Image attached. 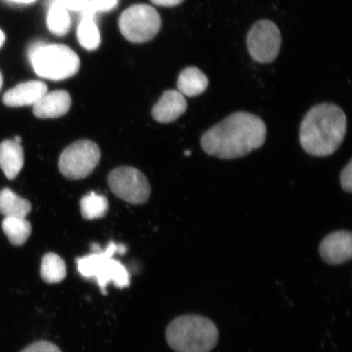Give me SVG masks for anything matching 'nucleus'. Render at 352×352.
I'll use <instances>...</instances> for the list:
<instances>
[{
	"label": "nucleus",
	"instance_id": "1",
	"mask_svg": "<svg viewBox=\"0 0 352 352\" xmlns=\"http://www.w3.org/2000/svg\"><path fill=\"white\" fill-rule=\"evenodd\" d=\"M266 138L267 127L261 118L237 112L206 131L201 145L208 155L232 160L261 148Z\"/></svg>",
	"mask_w": 352,
	"mask_h": 352
},
{
	"label": "nucleus",
	"instance_id": "2",
	"mask_svg": "<svg viewBox=\"0 0 352 352\" xmlns=\"http://www.w3.org/2000/svg\"><path fill=\"white\" fill-rule=\"evenodd\" d=\"M346 129V116L340 107L320 104L311 108L303 118L299 140L310 155L327 157L341 146Z\"/></svg>",
	"mask_w": 352,
	"mask_h": 352
},
{
	"label": "nucleus",
	"instance_id": "3",
	"mask_svg": "<svg viewBox=\"0 0 352 352\" xmlns=\"http://www.w3.org/2000/svg\"><path fill=\"white\" fill-rule=\"evenodd\" d=\"M91 250L94 253L76 259L79 274L86 279L94 280L104 294H107L109 283L120 289L129 287V272L120 261L113 258L116 253L124 254L126 246L110 241L104 250L96 243L91 245Z\"/></svg>",
	"mask_w": 352,
	"mask_h": 352
},
{
	"label": "nucleus",
	"instance_id": "4",
	"mask_svg": "<svg viewBox=\"0 0 352 352\" xmlns=\"http://www.w3.org/2000/svg\"><path fill=\"white\" fill-rule=\"evenodd\" d=\"M166 340L176 352H210L218 344L219 330L204 316L184 315L167 327Z\"/></svg>",
	"mask_w": 352,
	"mask_h": 352
},
{
	"label": "nucleus",
	"instance_id": "5",
	"mask_svg": "<svg viewBox=\"0 0 352 352\" xmlns=\"http://www.w3.org/2000/svg\"><path fill=\"white\" fill-rule=\"evenodd\" d=\"M28 56L37 76L50 80L67 79L80 67L76 52L63 44L34 43L30 47Z\"/></svg>",
	"mask_w": 352,
	"mask_h": 352
},
{
	"label": "nucleus",
	"instance_id": "6",
	"mask_svg": "<svg viewBox=\"0 0 352 352\" xmlns=\"http://www.w3.org/2000/svg\"><path fill=\"white\" fill-rule=\"evenodd\" d=\"M161 16L147 4H136L127 8L120 17V29L127 41L142 43L151 41L160 32Z\"/></svg>",
	"mask_w": 352,
	"mask_h": 352
},
{
	"label": "nucleus",
	"instance_id": "7",
	"mask_svg": "<svg viewBox=\"0 0 352 352\" xmlns=\"http://www.w3.org/2000/svg\"><path fill=\"white\" fill-rule=\"evenodd\" d=\"M100 151L91 140H78L60 154L59 169L65 178L78 180L87 177L98 165Z\"/></svg>",
	"mask_w": 352,
	"mask_h": 352
},
{
	"label": "nucleus",
	"instance_id": "8",
	"mask_svg": "<svg viewBox=\"0 0 352 352\" xmlns=\"http://www.w3.org/2000/svg\"><path fill=\"white\" fill-rule=\"evenodd\" d=\"M108 184L114 195L131 204H144L151 197V188L146 176L134 167L113 170L108 176Z\"/></svg>",
	"mask_w": 352,
	"mask_h": 352
},
{
	"label": "nucleus",
	"instance_id": "9",
	"mask_svg": "<svg viewBox=\"0 0 352 352\" xmlns=\"http://www.w3.org/2000/svg\"><path fill=\"white\" fill-rule=\"evenodd\" d=\"M281 35L274 22L263 20L257 22L250 30L248 45L250 55L259 63H270L278 56Z\"/></svg>",
	"mask_w": 352,
	"mask_h": 352
},
{
	"label": "nucleus",
	"instance_id": "10",
	"mask_svg": "<svg viewBox=\"0 0 352 352\" xmlns=\"http://www.w3.org/2000/svg\"><path fill=\"white\" fill-rule=\"evenodd\" d=\"M319 252L323 261L330 265H340L352 256V234L350 231H337L324 237Z\"/></svg>",
	"mask_w": 352,
	"mask_h": 352
},
{
	"label": "nucleus",
	"instance_id": "11",
	"mask_svg": "<svg viewBox=\"0 0 352 352\" xmlns=\"http://www.w3.org/2000/svg\"><path fill=\"white\" fill-rule=\"evenodd\" d=\"M47 91V85L41 81L22 82L3 95V102L8 107H30L36 104Z\"/></svg>",
	"mask_w": 352,
	"mask_h": 352
},
{
	"label": "nucleus",
	"instance_id": "12",
	"mask_svg": "<svg viewBox=\"0 0 352 352\" xmlns=\"http://www.w3.org/2000/svg\"><path fill=\"white\" fill-rule=\"evenodd\" d=\"M187 107L184 96L179 91H166L154 105L152 116L154 120L160 123L173 122L186 113Z\"/></svg>",
	"mask_w": 352,
	"mask_h": 352
},
{
	"label": "nucleus",
	"instance_id": "13",
	"mask_svg": "<svg viewBox=\"0 0 352 352\" xmlns=\"http://www.w3.org/2000/svg\"><path fill=\"white\" fill-rule=\"evenodd\" d=\"M72 103V96L67 91H47L33 105L34 116L43 120L59 118L69 112Z\"/></svg>",
	"mask_w": 352,
	"mask_h": 352
},
{
	"label": "nucleus",
	"instance_id": "14",
	"mask_svg": "<svg viewBox=\"0 0 352 352\" xmlns=\"http://www.w3.org/2000/svg\"><path fill=\"white\" fill-rule=\"evenodd\" d=\"M24 166V151L14 140L0 143V168L8 179H14Z\"/></svg>",
	"mask_w": 352,
	"mask_h": 352
},
{
	"label": "nucleus",
	"instance_id": "15",
	"mask_svg": "<svg viewBox=\"0 0 352 352\" xmlns=\"http://www.w3.org/2000/svg\"><path fill=\"white\" fill-rule=\"evenodd\" d=\"M208 78L199 69L188 67L180 73L177 87L180 94L195 98L204 94L208 87Z\"/></svg>",
	"mask_w": 352,
	"mask_h": 352
},
{
	"label": "nucleus",
	"instance_id": "16",
	"mask_svg": "<svg viewBox=\"0 0 352 352\" xmlns=\"http://www.w3.org/2000/svg\"><path fill=\"white\" fill-rule=\"evenodd\" d=\"M32 210L30 201L12 192L3 188L0 192V214L7 217L26 218Z\"/></svg>",
	"mask_w": 352,
	"mask_h": 352
},
{
	"label": "nucleus",
	"instance_id": "17",
	"mask_svg": "<svg viewBox=\"0 0 352 352\" xmlns=\"http://www.w3.org/2000/svg\"><path fill=\"white\" fill-rule=\"evenodd\" d=\"M47 25L50 32L57 36H63L72 28V17L60 0L52 3L48 10Z\"/></svg>",
	"mask_w": 352,
	"mask_h": 352
},
{
	"label": "nucleus",
	"instance_id": "18",
	"mask_svg": "<svg viewBox=\"0 0 352 352\" xmlns=\"http://www.w3.org/2000/svg\"><path fill=\"white\" fill-rule=\"evenodd\" d=\"M2 228L10 243L23 245L32 235V224L25 218L7 217L3 220Z\"/></svg>",
	"mask_w": 352,
	"mask_h": 352
},
{
	"label": "nucleus",
	"instance_id": "19",
	"mask_svg": "<svg viewBox=\"0 0 352 352\" xmlns=\"http://www.w3.org/2000/svg\"><path fill=\"white\" fill-rule=\"evenodd\" d=\"M41 275L47 284L61 283L67 275L64 259L55 253L44 255L41 262Z\"/></svg>",
	"mask_w": 352,
	"mask_h": 352
},
{
	"label": "nucleus",
	"instance_id": "20",
	"mask_svg": "<svg viewBox=\"0 0 352 352\" xmlns=\"http://www.w3.org/2000/svg\"><path fill=\"white\" fill-rule=\"evenodd\" d=\"M82 217L87 220L103 218L109 210L107 198L91 192L83 197L80 201Z\"/></svg>",
	"mask_w": 352,
	"mask_h": 352
},
{
	"label": "nucleus",
	"instance_id": "21",
	"mask_svg": "<svg viewBox=\"0 0 352 352\" xmlns=\"http://www.w3.org/2000/svg\"><path fill=\"white\" fill-rule=\"evenodd\" d=\"M77 36L81 46L88 51L95 50L100 46V34L94 19L82 17L78 26Z\"/></svg>",
	"mask_w": 352,
	"mask_h": 352
},
{
	"label": "nucleus",
	"instance_id": "22",
	"mask_svg": "<svg viewBox=\"0 0 352 352\" xmlns=\"http://www.w3.org/2000/svg\"><path fill=\"white\" fill-rule=\"evenodd\" d=\"M21 352H63L54 343L47 341H39L28 347Z\"/></svg>",
	"mask_w": 352,
	"mask_h": 352
},
{
	"label": "nucleus",
	"instance_id": "23",
	"mask_svg": "<svg viewBox=\"0 0 352 352\" xmlns=\"http://www.w3.org/2000/svg\"><path fill=\"white\" fill-rule=\"evenodd\" d=\"M118 0H89V6L96 12L112 10L117 6Z\"/></svg>",
	"mask_w": 352,
	"mask_h": 352
},
{
	"label": "nucleus",
	"instance_id": "24",
	"mask_svg": "<svg viewBox=\"0 0 352 352\" xmlns=\"http://www.w3.org/2000/svg\"><path fill=\"white\" fill-rule=\"evenodd\" d=\"M341 186L346 192L352 191V161L349 162L344 169L342 170L340 175Z\"/></svg>",
	"mask_w": 352,
	"mask_h": 352
},
{
	"label": "nucleus",
	"instance_id": "25",
	"mask_svg": "<svg viewBox=\"0 0 352 352\" xmlns=\"http://www.w3.org/2000/svg\"><path fill=\"white\" fill-rule=\"evenodd\" d=\"M60 2L68 10L82 11L89 0H60Z\"/></svg>",
	"mask_w": 352,
	"mask_h": 352
},
{
	"label": "nucleus",
	"instance_id": "26",
	"mask_svg": "<svg viewBox=\"0 0 352 352\" xmlns=\"http://www.w3.org/2000/svg\"><path fill=\"white\" fill-rule=\"evenodd\" d=\"M184 0H151L155 6L162 7H175L182 4Z\"/></svg>",
	"mask_w": 352,
	"mask_h": 352
},
{
	"label": "nucleus",
	"instance_id": "27",
	"mask_svg": "<svg viewBox=\"0 0 352 352\" xmlns=\"http://www.w3.org/2000/svg\"><path fill=\"white\" fill-rule=\"evenodd\" d=\"M8 1L16 3H30L35 1V0H8Z\"/></svg>",
	"mask_w": 352,
	"mask_h": 352
},
{
	"label": "nucleus",
	"instance_id": "28",
	"mask_svg": "<svg viewBox=\"0 0 352 352\" xmlns=\"http://www.w3.org/2000/svg\"><path fill=\"white\" fill-rule=\"evenodd\" d=\"M4 41H6V35H4L2 30H0V47L3 46Z\"/></svg>",
	"mask_w": 352,
	"mask_h": 352
},
{
	"label": "nucleus",
	"instance_id": "29",
	"mask_svg": "<svg viewBox=\"0 0 352 352\" xmlns=\"http://www.w3.org/2000/svg\"><path fill=\"white\" fill-rule=\"evenodd\" d=\"M3 86V76L1 72H0V90H1Z\"/></svg>",
	"mask_w": 352,
	"mask_h": 352
},
{
	"label": "nucleus",
	"instance_id": "30",
	"mask_svg": "<svg viewBox=\"0 0 352 352\" xmlns=\"http://www.w3.org/2000/svg\"><path fill=\"white\" fill-rule=\"evenodd\" d=\"M14 140L17 143H19V144L21 143V138H20V136H16Z\"/></svg>",
	"mask_w": 352,
	"mask_h": 352
},
{
	"label": "nucleus",
	"instance_id": "31",
	"mask_svg": "<svg viewBox=\"0 0 352 352\" xmlns=\"http://www.w3.org/2000/svg\"><path fill=\"white\" fill-rule=\"evenodd\" d=\"M186 155L190 156L191 155V152L190 151H186Z\"/></svg>",
	"mask_w": 352,
	"mask_h": 352
}]
</instances>
